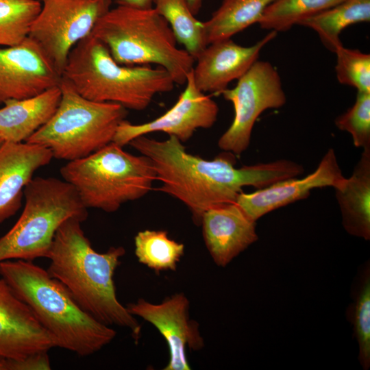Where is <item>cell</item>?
I'll return each instance as SVG.
<instances>
[{
	"mask_svg": "<svg viewBox=\"0 0 370 370\" xmlns=\"http://www.w3.org/2000/svg\"><path fill=\"white\" fill-rule=\"evenodd\" d=\"M128 145L151 161L161 183L156 190L186 205L196 225L206 210L235 202L244 186L260 189L304 172L301 164L284 159L239 168L230 152L205 160L188 153L173 136L158 140L143 135Z\"/></svg>",
	"mask_w": 370,
	"mask_h": 370,
	"instance_id": "1",
	"label": "cell"
},
{
	"mask_svg": "<svg viewBox=\"0 0 370 370\" xmlns=\"http://www.w3.org/2000/svg\"><path fill=\"white\" fill-rule=\"evenodd\" d=\"M82 222L71 217L58 229L47 270L86 312L106 325L129 329L137 341L141 327L118 300L114 282V272L125 250L119 246L97 252L85 235Z\"/></svg>",
	"mask_w": 370,
	"mask_h": 370,
	"instance_id": "2",
	"label": "cell"
},
{
	"mask_svg": "<svg viewBox=\"0 0 370 370\" xmlns=\"http://www.w3.org/2000/svg\"><path fill=\"white\" fill-rule=\"evenodd\" d=\"M0 277L27 304L57 347L86 357L115 338L114 330L86 312L60 282L32 261H2Z\"/></svg>",
	"mask_w": 370,
	"mask_h": 370,
	"instance_id": "3",
	"label": "cell"
},
{
	"mask_svg": "<svg viewBox=\"0 0 370 370\" xmlns=\"http://www.w3.org/2000/svg\"><path fill=\"white\" fill-rule=\"evenodd\" d=\"M62 77L88 99L138 111L146 109L156 95L171 91L175 84L161 67L119 64L92 34L72 49Z\"/></svg>",
	"mask_w": 370,
	"mask_h": 370,
	"instance_id": "4",
	"label": "cell"
},
{
	"mask_svg": "<svg viewBox=\"0 0 370 370\" xmlns=\"http://www.w3.org/2000/svg\"><path fill=\"white\" fill-rule=\"evenodd\" d=\"M91 34L119 64H157L169 73L175 84H184L193 68L194 58L177 46L170 25L153 7L117 5L99 19Z\"/></svg>",
	"mask_w": 370,
	"mask_h": 370,
	"instance_id": "5",
	"label": "cell"
},
{
	"mask_svg": "<svg viewBox=\"0 0 370 370\" xmlns=\"http://www.w3.org/2000/svg\"><path fill=\"white\" fill-rule=\"evenodd\" d=\"M62 179L76 190L87 208L106 212L146 195L156 180L151 161L135 156L114 142L60 169Z\"/></svg>",
	"mask_w": 370,
	"mask_h": 370,
	"instance_id": "6",
	"label": "cell"
},
{
	"mask_svg": "<svg viewBox=\"0 0 370 370\" xmlns=\"http://www.w3.org/2000/svg\"><path fill=\"white\" fill-rule=\"evenodd\" d=\"M25 206L13 227L0 238V262L49 258L55 234L64 221L83 222L88 208L75 188L56 177H33L23 190Z\"/></svg>",
	"mask_w": 370,
	"mask_h": 370,
	"instance_id": "7",
	"label": "cell"
},
{
	"mask_svg": "<svg viewBox=\"0 0 370 370\" xmlns=\"http://www.w3.org/2000/svg\"><path fill=\"white\" fill-rule=\"evenodd\" d=\"M61 99L51 119L25 141L49 149L53 157L68 162L85 158L113 141L127 109L80 95L62 77Z\"/></svg>",
	"mask_w": 370,
	"mask_h": 370,
	"instance_id": "8",
	"label": "cell"
},
{
	"mask_svg": "<svg viewBox=\"0 0 370 370\" xmlns=\"http://www.w3.org/2000/svg\"><path fill=\"white\" fill-rule=\"evenodd\" d=\"M234 107V116L218 140L219 147L241 155L249 147L256 119L266 110L282 107L286 97L277 69L269 62L257 60L232 88L221 92Z\"/></svg>",
	"mask_w": 370,
	"mask_h": 370,
	"instance_id": "9",
	"label": "cell"
},
{
	"mask_svg": "<svg viewBox=\"0 0 370 370\" xmlns=\"http://www.w3.org/2000/svg\"><path fill=\"white\" fill-rule=\"evenodd\" d=\"M38 1L41 9L28 37L41 47L62 75L71 51L91 34L110 9L112 0Z\"/></svg>",
	"mask_w": 370,
	"mask_h": 370,
	"instance_id": "10",
	"label": "cell"
},
{
	"mask_svg": "<svg viewBox=\"0 0 370 370\" xmlns=\"http://www.w3.org/2000/svg\"><path fill=\"white\" fill-rule=\"evenodd\" d=\"M184 84V90L169 110L144 123L132 124L124 120L118 127L112 142L123 147L138 136L161 132L176 137L184 143L197 130L212 127L217 119L218 105L196 87L192 71Z\"/></svg>",
	"mask_w": 370,
	"mask_h": 370,
	"instance_id": "11",
	"label": "cell"
},
{
	"mask_svg": "<svg viewBox=\"0 0 370 370\" xmlns=\"http://www.w3.org/2000/svg\"><path fill=\"white\" fill-rule=\"evenodd\" d=\"M130 314L153 325L166 342L169 359L164 370H190L186 352L199 351L204 346L198 323L189 315V301L175 293L159 304L144 299L126 306Z\"/></svg>",
	"mask_w": 370,
	"mask_h": 370,
	"instance_id": "12",
	"label": "cell"
},
{
	"mask_svg": "<svg viewBox=\"0 0 370 370\" xmlns=\"http://www.w3.org/2000/svg\"><path fill=\"white\" fill-rule=\"evenodd\" d=\"M61 79L51 60L29 37L0 49V104L39 95L59 86Z\"/></svg>",
	"mask_w": 370,
	"mask_h": 370,
	"instance_id": "13",
	"label": "cell"
},
{
	"mask_svg": "<svg viewBox=\"0 0 370 370\" xmlns=\"http://www.w3.org/2000/svg\"><path fill=\"white\" fill-rule=\"evenodd\" d=\"M277 32L269 31L251 46H242L231 38L208 44L195 60L193 77L196 87L204 93L219 95L228 84L243 76L258 59L264 47Z\"/></svg>",
	"mask_w": 370,
	"mask_h": 370,
	"instance_id": "14",
	"label": "cell"
},
{
	"mask_svg": "<svg viewBox=\"0 0 370 370\" xmlns=\"http://www.w3.org/2000/svg\"><path fill=\"white\" fill-rule=\"evenodd\" d=\"M344 178L335 151L331 148L312 173L301 179L291 177L278 181L251 193L241 192L235 203L256 221L272 210L307 198L313 188H335Z\"/></svg>",
	"mask_w": 370,
	"mask_h": 370,
	"instance_id": "15",
	"label": "cell"
},
{
	"mask_svg": "<svg viewBox=\"0 0 370 370\" xmlns=\"http://www.w3.org/2000/svg\"><path fill=\"white\" fill-rule=\"evenodd\" d=\"M56 347L29 307L0 278V356L21 359Z\"/></svg>",
	"mask_w": 370,
	"mask_h": 370,
	"instance_id": "16",
	"label": "cell"
},
{
	"mask_svg": "<svg viewBox=\"0 0 370 370\" xmlns=\"http://www.w3.org/2000/svg\"><path fill=\"white\" fill-rule=\"evenodd\" d=\"M200 225L208 251L214 263L222 267L258 239L256 221L235 202L206 210Z\"/></svg>",
	"mask_w": 370,
	"mask_h": 370,
	"instance_id": "17",
	"label": "cell"
},
{
	"mask_svg": "<svg viewBox=\"0 0 370 370\" xmlns=\"http://www.w3.org/2000/svg\"><path fill=\"white\" fill-rule=\"evenodd\" d=\"M53 158L49 149L38 145L4 142L1 145L0 224L17 212L25 186Z\"/></svg>",
	"mask_w": 370,
	"mask_h": 370,
	"instance_id": "18",
	"label": "cell"
},
{
	"mask_svg": "<svg viewBox=\"0 0 370 370\" xmlns=\"http://www.w3.org/2000/svg\"><path fill=\"white\" fill-rule=\"evenodd\" d=\"M60 99L59 85L32 97L6 101L0 108V136L4 142H25L51 119Z\"/></svg>",
	"mask_w": 370,
	"mask_h": 370,
	"instance_id": "19",
	"label": "cell"
},
{
	"mask_svg": "<svg viewBox=\"0 0 370 370\" xmlns=\"http://www.w3.org/2000/svg\"><path fill=\"white\" fill-rule=\"evenodd\" d=\"M345 230L351 235L370 239V147L363 149L352 175L335 188Z\"/></svg>",
	"mask_w": 370,
	"mask_h": 370,
	"instance_id": "20",
	"label": "cell"
},
{
	"mask_svg": "<svg viewBox=\"0 0 370 370\" xmlns=\"http://www.w3.org/2000/svg\"><path fill=\"white\" fill-rule=\"evenodd\" d=\"M369 21L370 0H343L299 25L314 30L324 47L335 53L343 45L340 35L346 27Z\"/></svg>",
	"mask_w": 370,
	"mask_h": 370,
	"instance_id": "21",
	"label": "cell"
},
{
	"mask_svg": "<svg viewBox=\"0 0 370 370\" xmlns=\"http://www.w3.org/2000/svg\"><path fill=\"white\" fill-rule=\"evenodd\" d=\"M275 0H223L210 18L202 22L207 44L231 38L258 23L264 12Z\"/></svg>",
	"mask_w": 370,
	"mask_h": 370,
	"instance_id": "22",
	"label": "cell"
},
{
	"mask_svg": "<svg viewBox=\"0 0 370 370\" xmlns=\"http://www.w3.org/2000/svg\"><path fill=\"white\" fill-rule=\"evenodd\" d=\"M153 8L167 21L177 41L195 60L208 44L203 23L192 13L186 0H154Z\"/></svg>",
	"mask_w": 370,
	"mask_h": 370,
	"instance_id": "23",
	"label": "cell"
},
{
	"mask_svg": "<svg viewBox=\"0 0 370 370\" xmlns=\"http://www.w3.org/2000/svg\"><path fill=\"white\" fill-rule=\"evenodd\" d=\"M134 246L138 262L156 272L175 271L184 254V244L170 238L164 230L138 232Z\"/></svg>",
	"mask_w": 370,
	"mask_h": 370,
	"instance_id": "24",
	"label": "cell"
},
{
	"mask_svg": "<svg viewBox=\"0 0 370 370\" xmlns=\"http://www.w3.org/2000/svg\"><path fill=\"white\" fill-rule=\"evenodd\" d=\"M343 0H275L258 22L262 29L286 32L304 19L324 11Z\"/></svg>",
	"mask_w": 370,
	"mask_h": 370,
	"instance_id": "25",
	"label": "cell"
},
{
	"mask_svg": "<svg viewBox=\"0 0 370 370\" xmlns=\"http://www.w3.org/2000/svg\"><path fill=\"white\" fill-rule=\"evenodd\" d=\"M40 9L38 0H0V46H14L27 38Z\"/></svg>",
	"mask_w": 370,
	"mask_h": 370,
	"instance_id": "26",
	"label": "cell"
},
{
	"mask_svg": "<svg viewBox=\"0 0 370 370\" xmlns=\"http://www.w3.org/2000/svg\"><path fill=\"white\" fill-rule=\"evenodd\" d=\"M349 317L359 347L358 360L362 369L367 370L370 367L369 264H366L360 274Z\"/></svg>",
	"mask_w": 370,
	"mask_h": 370,
	"instance_id": "27",
	"label": "cell"
},
{
	"mask_svg": "<svg viewBox=\"0 0 370 370\" xmlns=\"http://www.w3.org/2000/svg\"><path fill=\"white\" fill-rule=\"evenodd\" d=\"M334 53L336 56L335 72L338 82L354 87L357 92H370V55L343 45Z\"/></svg>",
	"mask_w": 370,
	"mask_h": 370,
	"instance_id": "28",
	"label": "cell"
},
{
	"mask_svg": "<svg viewBox=\"0 0 370 370\" xmlns=\"http://www.w3.org/2000/svg\"><path fill=\"white\" fill-rule=\"evenodd\" d=\"M336 126L351 134L355 147H370V92H357L354 105L337 116Z\"/></svg>",
	"mask_w": 370,
	"mask_h": 370,
	"instance_id": "29",
	"label": "cell"
},
{
	"mask_svg": "<svg viewBox=\"0 0 370 370\" xmlns=\"http://www.w3.org/2000/svg\"><path fill=\"white\" fill-rule=\"evenodd\" d=\"M50 360L48 352L31 354L21 359L8 360V370H49Z\"/></svg>",
	"mask_w": 370,
	"mask_h": 370,
	"instance_id": "30",
	"label": "cell"
},
{
	"mask_svg": "<svg viewBox=\"0 0 370 370\" xmlns=\"http://www.w3.org/2000/svg\"><path fill=\"white\" fill-rule=\"evenodd\" d=\"M154 0H116L117 5L139 8L148 9L153 7Z\"/></svg>",
	"mask_w": 370,
	"mask_h": 370,
	"instance_id": "31",
	"label": "cell"
},
{
	"mask_svg": "<svg viewBox=\"0 0 370 370\" xmlns=\"http://www.w3.org/2000/svg\"><path fill=\"white\" fill-rule=\"evenodd\" d=\"M192 13L196 16L201 10L204 0H186Z\"/></svg>",
	"mask_w": 370,
	"mask_h": 370,
	"instance_id": "32",
	"label": "cell"
},
{
	"mask_svg": "<svg viewBox=\"0 0 370 370\" xmlns=\"http://www.w3.org/2000/svg\"><path fill=\"white\" fill-rule=\"evenodd\" d=\"M0 370H8V358L0 356Z\"/></svg>",
	"mask_w": 370,
	"mask_h": 370,
	"instance_id": "33",
	"label": "cell"
},
{
	"mask_svg": "<svg viewBox=\"0 0 370 370\" xmlns=\"http://www.w3.org/2000/svg\"><path fill=\"white\" fill-rule=\"evenodd\" d=\"M4 143V140H3V138L0 136V147L1 145Z\"/></svg>",
	"mask_w": 370,
	"mask_h": 370,
	"instance_id": "34",
	"label": "cell"
}]
</instances>
